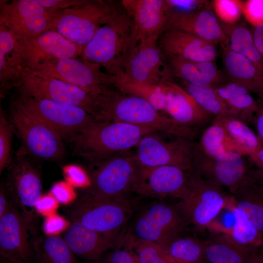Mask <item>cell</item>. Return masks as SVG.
<instances>
[{"label":"cell","instance_id":"1","mask_svg":"<svg viewBox=\"0 0 263 263\" xmlns=\"http://www.w3.org/2000/svg\"><path fill=\"white\" fill-rule=\"evenodd\" d=\"M95 120L116 121L193 140L199 130L182 125L160 114L148 101L119 90L106 89L96 98Z\"/></svg>","mask_w":263,"mask_h":263},{"label":"cell","instance_id":"2","mask_svg":"<svg viewBox=\"0 0 263 263\" xmlns=\"http://www.w3.org/2000/svg\"><path fill=\"white\" fill-rule=\"evenodd\" d=\"M138 45L133 22L121 5L97 29L84 48L83 56L85 61L104 67L117 79L123 75Z\"/></svg>","mask_w":263,"mask_h":263},{"label":"cell","instance_id":"3","mask_svg":"<svg viewBox=\"0 0 263 263\" xmlns=\"http://www.w3.org/2000/svg\"><path fill=\"white\" fill-rule=\"evenodd\" d=\"M154 130L116 121L94 120L73 137L83 156L97 162L136 147Z\"/></svg>","mask_w":263,"mask_h":263},{"label":"cell","instance_id":"4","mask_svg":"<svg viewBox=\"0 0 263 263\" xmlns=\"http://www.w3.org/2000/svg\"><path fill=\"white\" fill-rule=\"evenodd\" d=\"M132 211L131 202L126 197H107L85 191L73 207L70 215L72 221L117 239Z\"/></svg>","mask_w":263,"mask_h":263},{"label":"cell","instance_id":"5","mask_svg":"<svg viewBox=\"0 0 263 263\" xmlns=\"http://www.w3.org/2000/svg\"><path fill=\"white\" fill-rule=\"evenodd\" d=\"M184 218L179 208L161 203L153 204L137 216L126 237L128 242L122 244L131 247L137 242H151L166 250L173 241L179 237Z\"/></svg>","mask_w":263,"mask_h":263},{"label":"cell","instance_id":"6","mask_svg":"<svg viewBox=\"0 0 263 263\" xmlns=\"http://www.w3.org/2000/svg\"><path fill=\"white\" fill-rule=\"evenodd\" d=\"M97 163L85 191L111 198L126 197L129 192H134L141 169L134 153L130 150L123 152Z\"/></svg>","mask_w":263,"mask_h":263},{"label":"cell","instance_id":"7","mask_svg":"<svg viewBox=\"0 0 263 263\" xmlns=\"http://www.w3.org/2000/svg\"><path fill=\"white\" fill-rule=\"evenodd\" d=\"M156 133L146 135L136 147L134 154L139 165L148 168L172 165L191 172L195 145L193 140L176 137L167 141Z\"/></svg>","mask_w":263,"mask_h":263},{"label":"cell","instance_id":"8","mask_svg":"<svg viewBox=\"0 0 263 263\" xmlns=\"http://www.w3.org/2000/svg\"><path fill=\"white\" fill-rule=\"evenodd\" d=\"M119 8L103 2H86L76 12L69 11L59 16L51 26L54 30L84 48L97 29L108 22Z\"/></svg>","mask_w":263,"mask_h":263},{"label":"cell","instance_id":"9","mask_svg":"<svg viewBox=\"0 0 263 263\" xmlns=\"http://www.w3.org/2000/svg\"><path fill=\"white\" fill-rule=\"evenodd\" d=\"M222 188L190 172L188 191L179 207L184 218L198 228L207 226L227 201Z\"/></svg>","mask_w":263,"mask_h":263},{"label":"cell","instance_id":"10","mask_svg":"<svg viewBox=\"0 0 263 263\" xmlns=\"http://www.w3.org/2000/svg\"><path fill=\"white\" fill-rule=\"evenodd\" d=\"M18 106L47 124L62 139L74 137L94 120L83 109L48 99L29 96Z\"/></svg>","mask_w":263,"mask_h":263},{"label":"cell","instance_id":"11","mask_svg":"<svg viewBox=\"0 0 263 263\" xmlns=\"http://www.w3.org/2000/svg\"><path fill=\"white\" fill-rule=\"evenodd\" d=\"M174 76L157 42L138 43L123 75L115 84L162 86L173 82Z\"/></svg>","mask_w":263,"mask_h":263},{"label":"cell","instance_id":"12","mask_svg":"<svg viewBox=\"0 0 263 263\" xmlns=\"http://www.w3.org/2000/svg\"><path fill=\"white\" fill-rule=\"evenodd\" d=\"M244 157L235 151L209 157L195 143L191 172L233 193L243 183L250 168Z\"/></svg>","mask_w":263,"mask_h":263},{"label":"cell","instance_id":"13","mask_svg":"<svg viewBox=\"0 0 263 263\" xmlns=\"http://www.w3.org/2000/svg\"><path fill=\"white\" fill-rule=\"evenodd\" d=\"M11 121L29 152L40 159L60 158L64 152L62 137L51 127L18 106Z\"/></svg>","mask_w":263,"mask_h":263},{"label":"cell","instance_id":"14","mask_svg":"<svg viewBox=\"0 0 263 263\" xmlns=\"http://www.w3.org/2000/svg\"><path fill=\"white\" fill-rule=\"evenodd\" d=\"M190 172L172 165L141 169L134 192L143 196L183 199L189 189Z\"/></svg>","mask_w":263,"mask_h":263},{"label":"cell","instance_id":"15","mask_svg":"<svg viewBox=\"0 0 263 263\" xmlns=\"http://www.w3.org/2000/svg\"><path fill=\"white\" fill-rule=\"evenodd\" d=\"M23 90L30 97L83 109L94 119L96 113V97L72 84L52 76L38 75L25 80Z\"/></svg>","mask_w":263,"mask_h":263},{"label":"cell","instance_id":"16","mask_svg":"<svg viewBox=\"0 0 263 263\" xmlns=\"http://www.w3.org/2000/svg\"><path fill=\"white\" fill-rule=\"evenodd\" d=\"M121 4L133 22L138 43L157 42L171 14L167 0H123Z\"/></svg>","mask_w":263,"mask_h":263},{"label":"cell","instance_id":"17","mask_svg":"<svg viewBox=\"0 0 263 263\" xmlns=\"http://www.w3.org/2000/svg\"><path fill=\"white\" fill-rule=\"evenodd\" d=\"M28 225L29 222L13 204L0 217V253L12 263H25L31 256Z\"/></svg>","mask_w":263,"mask_h":263},{"label":"cell","instance_id":"18","mask_svg":"<svg viewBox=\"0 0 263 263\" xmlns=\"http://www.w3.org/2000/svg\"><path fill=\"white\" fill-rule=\"evenodd\" d=\"M100 67L86 61L84 62L74 58H67L56 60L53 68L46 71L96 97L104 91L106 86H114L117 79L114 75L102 73Z\"/></svg>","mask_w":263,"mask_h":263},{"label":"cell","instance_id":"19","mask_svg":"<svg viewBox=\"0 0 263 263\" xmlns=\"http://www.w3.org/2000/svg\"><path fill=\"white\" fill-rule=\"evenodd\" d=\"M9 188L16 207L29 223L40 198L42 185L37 169L28 160L20 159L13 165L9 177Z\"/></svg>","mask_w":263,"mask_h":263},{"label":"cell","instance_id":"20","mask_svg":"<svg viewBox=\"0 0 263 263\" xmlns=\"http://www.w3.org/2000/svg\"><path fill=\"white\" fill-rule=\"evenodd\" d=\"M46 10L37 0H17L5 7L4 19L16 37L32 39L44 32L50 24Z\"/></svg>","mask_w":263,"mask_h":263},{"label":"cell","instance_id":"21","mask_svg":"<svg viewBox=\"0 0 263 263\" xmlns=\"http://www.w3.org/2000/svg\"><path fill=\"white\" fill-rule=\"evenodd\" d=\"M157 44L165 57L193 61H214L217 55L216 44L177 30L164 32Z\"/></svg>","mask_w":263,"mask_h":263},{"label":"cell","instance_id":"22","mask_svg":"<svg viewBox=\"0 0 263 263\" xmlns=\"http://www.w3.org/2000/svg\"><path fill=\"white\" fill-rule=\"evenodd\" d=\"M177 30L217 44L225 43L226 36L210 6L189 13H171L164 32Z\"/></svg>","mask_w":263,"mask_h":263},{"label":"cell","instance_id":"23","mask_svg":"<svg viewBox=\"0 0 263 263\" xmlns=\"http://www.w3.org/2000/svg\"><path fill=\"white\" fill-rule=\"evenodd\" d=\"M166 101L163 112L177 123L199 130L214 117L203 110L181 86L174 82L164 85Z\"/></svg>","mask_w":263,"mask_h":263},{"label":"cell","instance_id":"24","mask_svg":"<svg viewBox=\"0 0 263 263\" xmlns=\"http://www.w3.org/2000/svg\"><path fill=\"white\" fill-rule=\"evenodd\" d=\"M74 254L95 260L111 248L116 247L117 239L91 230L72 221L63 238Z\"/></svg>","mask_w":263,"mask_h":263},{"label":"cell","instance_id":"25","mask_svg":"<svg viewBox=\"0 0 263 263\" xmlns=\"http://www.w3.org/2000/svg\"><path fill=\"white\" fill-rule=\"evenodd\" d=\"M222 61L227 80L238 83L263 99V70L223 44Z\"/></svg>","mask_w":263,"mask_h":263},{"label":"cell","instance_id":"26","mask_svg":"<svg viewBox=\"0 0 263 263\" xmlns=\"http://www.w3.org/2000/svg\"><path fill=\"white\" fill-rule=\"evenodd\" d=\"M174 77L191 84L216 86L227 80L214 61H188L175 57H165Z\"/></svg>","mask_w":263,"mask_h":263},{"label":"cell","instance_id":"27","mask_svg":"<svg viewBox=\"0 0 263 263\" xmlns=\"http://www.w3.org/2000/svg\"><path fill=\"white\" fill-rule=\"evenodd\" d=\"M214 87L231 116L248 125L253 123L257 102L251 93L241 85L227 80Z\"/></svg>","mask_w":263,"mask_h":263},{"label":"cell","instance_id":"28","mask_svg":"<svg viewBox=\"0 0 263 263\" xmlns=\"http://www.w3.org/2000/svg\"><path fill=\"white\" fill-rule=\"evenodd\" d=\"M253 249L240 245L230 236H220L205 243V258L209 263H248Z\"/></svg>","mask_w":263,"mask_h":263},{"label":"cell","instance_id":"29","mask_svg":"<svg viewBox=\"0 0 263 263\" xmlns=\"http://www.w3.org/2000/svg\"><path fill=\"white\" fill-rule=\"evenodd\" d=\"M32 48L39 55L48 56L57 60L74 58L81 47L54 30H49L32 38ZM36 53V54H37Z\"/></svg>","mask_w":263,"mask_h":263},{"label":"cell","instance_id":"30","mask_svg":"<svg viewBox=\"0 0 263 263\" xmlns=\"http://www.w3.org/2000/svg\"><path fill=\"white\" fill-rule=\"evenodd\" d=\"M211 123L224 128L243 156L250 155L261 146L257 135L248 124L234 116L215 117Z\"/></svg>","mask_w":263,"mask_h":263},{"label":"cell","instance_id":"31","mask_svg":"<svg viewBox=\"0 0 263 263\" xmlns=\"http://www.w3.org/2000/svg\"><path fill=\"white\" fill-rule=\"evenodd\" d=\"M222 27L226 36L229 47L263 70V59L255 45L252 31L243 24H226Z\"/></svg>","mask_w":263,"mask_h":263},{"label":"cell","instance_id":"32","mask_svg":"<svg viewBox=\"0 0 263 263\" xmlns=\"http://www.w3.org/2000/svg\"><path fill=\"white\" fill-rule=\"evenodd\" d=\"M235 207L243 212L255 228L263 232V195L253 188L241 185L233 193Z\"/></svg>","mask_w":263,"mask_h":263},{"label":"cell","instance_id":"33","mask_svg":"<svg viewBox=\"0 0 263 263\" xmlns=\"http://www.w3.org/2000/svg\"><path fill=\"white\" fill-rule=\"evenodd\" d=\"M196 144L201 151L211 157L230 151L239 153L237 146L224 128L212 123L205 129Z\"/></svg>","mask_w":263,"mask_h":263},{"label":"cell","instance_id":"34","mask_svg":"<svg viewBox=\"0 0 263 263\" xmlns=\"http://www.w3.org/2000/svg\"><path fill=\"white\" fill-rule=\"evenodd\" d=\"M180 81L179 85L203 110L214 118L231 115L226 104L218 95L214 86H199L183 80L180 79Z\"/></svg>","mask_w":263,"mask_h":263},{"label":"cell","instance_id":"35","mask_svg":"<svg viewBox=\"0 0 263 263\" xmlns=\"http://www.w3.org/2000/svg\"><path fill=\"white\" fill-rule=\"evenodd\" d=\"M174 263H202L205 243L191 237H178L166 249Z\"/></svg>","mask_w":263,"mask_h":263},{"label":"cell","instance_id":"36","mask_svg":"<svg viewBox=\"0 0 263 263\" xmlns=\"http://www.w3.org/2000/svg\"><path fill=\"white\" fill-rule=\"evenodd\" d=\"M38 251L42 263H77L74 254L64 240L57 236L45 238Z\"/></svg>","mask_w":263,"mask_h":263},{"label":"cell","instance_id":"37","mask_svg":"<svg viewBox=\"0 0 263 263\" xmlns=\"http://www.w3.org/2000/svg\"><path fill=\"white\" fill-rule=\"evenodd\" d=\"M234 216V225L230 235L232 239L243 246L248 248H257L261 244V233L255 228L245 214L235 207Z\"/></svg>","mask_w":263,"mask_h":263},{"label":"cell","instance_id":"38","mask_svg":"<svg viewBox=\"0 0 263 263\" xmlns=\"http://www.w3.org/2000/svg\"><path fill=\"white\" fill-rule=\"evenodd\" d=\"M135 249L138 263H174L167 251L151 242H137L131 246Z\"/></svg>","mask_w":263,"mask_h":263},{"label":"cell","instance_id":"39","mask_svg":"<svg viewBox=\"0 0 263 263\" xmlns=\"http://www.w3.org/2000/svg\"><path fill=\"white\" fill-rule=\"evenodd\" d=\"M12 127L2 112L0 116V171L8 165L10 156Z\"/></svg>","mask_w":263,"mask_h":263},{"label":"cell","instance_id":"40","mask_svg":"<svg viewBox=\"0 0 263 263\" xmlns=\"http://www.w3.org/2000/svg\"><path fill=\"white\" fill-rule=\"evenodd\" d=\"M213 6L218 16L228 24H233L240 18L243 8L241 2L237 0H214Z\"/></svg>","mask_w":263,"mask_h":263},{"label":"cell","instance_id":"41","mask_svg":"<svg viewBox=\"0 0 263 263\" xmlns=\"http://www.w3.org/2000/svg\"><path fill=\"white\" fill-rule=\"evenodd\" d=\"M171 13H189L209 6V1L204 0H167Z\"/></svg>","mask_w":263,"mask_h":263},{"label":"cell","instance_id":"42","mask_svg":"<svg viewBox=\"0 0 263 263\" xmlns=\"http://www.w3.org/2000/svg\"><path fill=\"white\" fill-rule=\"evenodd\" d=\"M114 248L106 257L105 263H138L132 248L116 244Z\"/></svg>","mask_w":263,"mask_h":263},{"label":"cell","instance_id":"43","mask_svg":"<svg viewBox=\"0 0 263 263\" xmlns=\"http://www.w3.org/2000/svg\"><path fill=\"white\" fill-rule=\"evenodd\" d=\"M64 172L67 183L72 187H89L90 177L80 167L75 165L68 166L64 168Z\"/></svg>","mask_w":263,"mask_h":263},{"label":"cell","instance_id":"44","mask_svg":"<svg viewBox=\"0 0 263 263\" xmlns=\"http://www.w3.org/2000/svg\"><path fill=\"white\" fill-rule=\"evenodd\" d=\"M15 36L3 25L0 26V70L3 69L6 55L11 52L15 45Z\"/></svg>","mask_w":263,"mask_h":263},{"label":"cell","instance_id":"45","mask_svg":"<svg viewBox=\"0 0 263 263\" xmlns=\"http://www.w3.org/2000/svg\"><path fill=\"white\" fill-rule=\"evenodd\" d=\"M51 194L58 202L63 204L71 202L75 196L72 186L69 183L63 182L55 184L51 189Z\"/></svg>","mask_w":263,"mask_h":263},{"label":"cell","instance_id":"46","mask_svg":"<svg viewBox=\"0 0 263 263\" xmlns=\"http://www.w3.org/2000/svg\"><path fill=\"white\" fill-rule=\"evenodd\" d=\"M242 184L249 186L263 195V167H250Z\"/></svg>","mask_w":263,"mask_h":263},{"label":"cell","instance_id":"47","mask_svg":"<svg viewBox=\"0 0 263 263\" xmlns=\"http://www.w3.org/2000/svg\"><path fill=\"white\" fill-rule=\"evenodd\" d=\"M68 226L67 222L62 217L56 214H51L45 219L43 229L49 235L56 234L63 230Z\"/></svg>","mask_w":263,"mask_h":263},{"label":"cell","instance_id":"48","mask_svg":"<svg viewBox=\"0 0 263 263\" xmlns=\"http://www.w3.org/2000/svg\"><path fill=\"white\" fill-rule=\"evenodd\" d=\"M244 8L255 25L263 22V0H249Z\"/></svg>","mask_w":263,"mask_h":263},{"label":"cell","instance_id":"49","mask_svg":"<svg viewBox=\"0 0 263 263\" xmlns=\"http://www.w3.org/2000/svg\"><path fill=\"white\" fill-rule=\"evenodd\" d=\"M57 204L58 201L50 194L41 197L36 205L35 209L38 212L49 216L53 214Z\"/></svg>","mask_w":263,"mask_h":263},{"label":"cell","instance_id":"50","mask_svg":"<svg viewBox=\"0 0 263 263\" xmlns=\"http://www.w3.org/2000/svg\"><path fill=\"white\" fill-rule=\"evenodd\" d=\"M257 107L252 124L257 132V136L261 146H263V99H257Z\"/></svg>","mask_w":263,"mask_h":263},{"label":"cell","instance_id":"51","mask_svg":"<svg viewBox=\"0 0 263 263\" xmlns=\"http://www.w3.org/2000/svg\"><path fill=\"white\" fill-rule=\"evenodd\" d=\"M252 32L255 45L263 59V22L254 25Z\"/></svg>","mask_w":263,"mask_h":263},{"label":"cell","instance_id":"52","mask_svg":"<svg viewBox=\"0 0 263 263\" xmlns=\"http://www.w3.org/2000/svg\"><path fill=\"white\" fill-rule=\"evenodd\" d=\"M38 1L43 6L46 8H62L69 6L72 5L82 4L85 2L84 1H66V0H38Z\"/></svg>","mask_w":263,"mask_h":263},{"label":"cell","instance_id":"53","mask_svg":"<svg viewBox=\"0 0 263 263\" xmlns=\"http://www.w3.org/2000/svg\"><path fill=\"white\" fill-rule=\"evenodd\" d=\"M248 157L252 166L259 167H263V146H261Z\"/></svg>","mask_w":263,"mask_h":263},{"label":"cell","instance_id":"54","mask_svg":"<svg viewBox=\"0 0 263 263\" xmlns=\"http://www.w3.org/2000/svg\"><path fill=\"white\" fill-rule=\"evenodd\" d=\"M248 263H263V251H259L257 248L252 249L249 256Z\"/></svg>","mask_w":263,"mask_h":263},{"label":"cell","instance_id":"55","mask_svg":"<svg viewBox=\"0 0 263 263\" xmlns=\"http://www.w3.org/2000/svg\"><path fill=\"white\" fill-rule=\"evenodd\" d=\"M10 204H9L6 193L3 188L1 187L0 191V217H1L7 210Z\"/></svg>","mask_w":263,"mask_h":263},{"label":"cell","instance_id":"56","mask_svg":"<svg viewBox=\"0 0 263 263\" xmlns=\"http://www.w3.org/2000/svg\"><path fill=\"white\" fill-rule=\"evenodd\" d=\"M261 245L262 246L263 249V237H262V242H261Z\"/></svg>","mask_w":263,"mask_h":263},{"label":"cell","instance_id":"57","mask_svg":"<svg viewBox=\"0 0 263 263\" xmlns=\"http://www.w3.org/2000/svg\"><path fill=\"white\" fill-rule=\"evenodd\" d=\"M0 263H8L7 262H6L5 261H1Z\"/></svg>","mask_w":263,"mask_h":263},{"label":"cell","instance_id":"58","mask_svg":"<svg viewBox=\"0 0 263 263\" xmlns=\"http://www.w3.org/2000/svg\"><path fill=\"white\" fill-rule=\"evenodd\" d=\"M202 263H208H208H205V262H203Z\"/></svg>","mask_w":263,"mask_h":263}]
</instances>
